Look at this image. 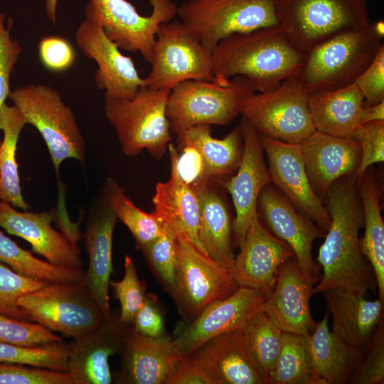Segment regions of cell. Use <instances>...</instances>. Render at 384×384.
<instances>
[{
	"label": "cell",
	"mask_w": 384,
	"mask_h": 384,
	"mask_svg": "<svg viewBox=\"0 0 384 384\" xmlns=\"http://www.w3.org/2000/svg\"><path fill=\"white\" fill-rule=\"evenodd\" d=\"M149 16H142L127 0H88L85 19L102 27L119 49L139 53L151 63L156 33L160 24L174 19L177 6L172 0H149Z\"/></svg>",
	"instance_id": "13"
},
{
	"label": "cell",
	"mask_w": 384,
	"mask_h": 384,
	"mask_svg": "<svg viewBox=\"0 0 384 384\" xmlns=\"http://www.w3.org/2000/svg\"><path fill=\"white\" fill-rule=\"evenodd\" d=\"M324 201L331 218L317 263L323 274L314 293L342 289L365 295L376 285L373 269L363 255L359 230L363 211L354 176L336 181Z\"/></svg>",
	"instance_id": "1"
},
{
	"label": "cell",
	"mask_w": 384,
	"mask_h": 384,
	"mask_svg": "<svg viewBox=\"0 0 384 384\" xmlns=\"http://www.w3.org/2000/svg\"><path fill=\"white\" fill-rule=\"evenodd\" d=\"M213 384H267L242 329L217 336L189 356Z\"/></svg>",
	"instance_id": "25"
},
{
	"label": "cell",
	"mask_w": 384,
	"mask_h": 384,
	"mask_svg": "<svg viewBox=\"0 0 384 384\" xmlns=\"http://www.w3.org/2000/svg\"><path fill=\"white\" fill-rule=\"evenodd\" d=\"M170 90L140 87L130 98L105 96V114L113 127L122 152L134 156L146 150L161 159L172 136L166 116Z\"/></svg>",
	"instance_id": "5"
},
{
	"label": "cell",
	"mask_w": 384,
	"mask_h": 384,
	"mask_svg": "<svg viewBox=\"0 0 384 384\" xmlns=\"http://www.w3.org/2000/svg\"><path fill=\"white\" fill-rule=\"evenodd\" d=\"M130 324L112 313L94 331L69 344L68 373L73 384H110L112 375L109 358L120 353Z\"/></svg>",
	"instance_id": "21"
},
{
	"label": "cell",
	"mask_w": 384,
	"mask_h": 384,
	"mask_svg": "<svg viewBox=\"0 0 384 384\" xmlns=\"http://www.w3.org/2000/svg\"><path fill=\"white\" fill-rule=\"evenodd\" d=\"M178 153V168L182 178L193 186L202 180L203 162L198 152L192 146H184Z\"/></svg>",
	"instance_id": "51"
},
{
	"label": "cell",
	"mask_w": 384,
	"mask_h": 384,
	"mask_svg": "<svg viewBox=\"0 0 384 384\" xmlns=\"http://www.w3.org/2000/svg\"><path fill=\"white\" fill-rule=\"evenodd\" d=\"M140 250L159 283L172 297L176 291V238L163 228L157 238Z\"/></svg>",
	"instance_id": "40"
},
{
	"label": "cell",
	"mask_w": 384,
	"mask_h": 384,
	"mask_svg": "<svg viewBox=\"0 0 384 384\" xmlns=\"http://www.w3.org/2000/svg\"><path fill=\"white\" fill-rule=\"evenodd\" d=\"M308 96L299 75L294 76L274 89L255 92L240 114L262 137L299 144L316 131Z\"/></svg>",
	"instance_id": "10"
},
{
	"label": "cell",
	"mask_w": 384,
	"mask_h": 384,
	"mask_svg": "<svg viewBox=\"0 0 384 384\" xmlns=\"http://www.w3.org/2000/svg\"><path fill=\"white\" fill-rule=\"evenodd\" d=\"M250 354L270 384L280 353L283 332L264 310L256 313L242 329Z\"/></svg>",
	"instance_id": "36"
},
{
	"label": "cell",
	"mask_w": 384,
	"mask_h": 384,
	"mask_svg": "<svg viewBox=\"0 0 384 384\" xmlns=\"http://www.w3.org/2000/svg\"><path fill=\"white\" fill-rule=\"evenodd\" d=\"M277 0H187L177 7L181 21L208 51L225 38L278 26Z\"/></svg>",
	"instance_id": "8"
},
{
	"label": "cell",
	"mask_w": 384,
	"mask_h": 384,
	"mask_svg": "<svg viewBox=\"0 0 384 384\" xmlns=\"http://www.w3.org/2000/svg\"><path fill=\"white\" fill-rule=\"evenodd\" d=\"M124 273L120 281H111L114 297L120 304L119 320L127 324L132 322L142 306L146 295L145 286L139 280L133 259L128 255L124 257Z\"/></svg>",
	"instance_id": "42"
},
{
	"label": "cell",
	"mask_w": 384,
	"mask_h": 384,
	"mask_svg": "<svg viewBox=\"0 0 384 384\" xmlns=\"http://www.w3.org/2000/svg\"><path fill=\"white\" fill-rule=\"evenodd\" d=\"M69 344L63 341L36 346L0 342V362L68 372Z\"/></svg>",
	"instance_id": "39"
},
{
	"label": "cell",
	"mask_w": 384,
	"mask_h": 384,
	"mask_svg": "<svg viewBox=\"0 0 384 384\" xmlns=\"http://www.w3.org/2000/svg\"><path fill=\"white\" fill-rule=\"evenodd\" d=\"M239 247L232 267L235 279L240 286L254 289L267 298L274 289L282 264L294 257L293 250L267 228L258 213Z\"/></svg>",
	"instance_id": "17"
},
{
	"label": "cell",
	"mask_w": 384,
	"mask_h": 384,
	"mask_svg": "<svg viewBox=\"0 0 384 384\" xmlns=\"http://www.w3.org/2000/svg\"><path fill=\"white\" fill-rule=\"evenodd\" d=\"M0 262L15 272L49 283H75L82 280V269H70L53 265L35 257L0 230Z\"/></svg>",
	"instance_id": "35"
},
{
	"label": "cell",
	"mask_w": 384,
	"mask_h": 384,
	"mask_svg": "<svg viewBox=\"0 0 384 384\" xmlns=\"http://www.w3.org/2000/svg\"><path fill=\"white\" fill-rule=\"evenodd\" d=\"M166 384H213L189 356L176 370Z\"/></svg>",
	"instance_id": "52"
},
{
	"label": "cell",
	"mask_w": 384,
	"mask_h": 384,
	"mask_svg": "<svg viewBox=\"0 0 384 384\" xmlns=\"http://www.w3.org/2000/svg\"><path fill=\"white\" fill-rule=\"evenodd\" d=\"M131 325L135 331L147 336H166L164 312L154 295L146 293L144 302Z\"/></svg>",
	"instance_id": "50"
},
{
	"label": "cell",
	"mask_w": 384,
	"mask_h": 384,
	"mask_svg": "<svg viewBox=\"0 0 384 384\" xmlns=\"http://www.w3.org/2000/svg\"><path fill=\"white\" fill-rule=\"evenodd\" d=\"M383 21L341 32L306 53L299 79L308 93L336 90L353 83L381 47Z\"/></svg>",
	"instance_id": "3"
},
{
	"label": "cell",
	"mask_w": 384,
	"mask_h": 384,
	"mask_svg": "<svg viewBox=\"0 0 384 384\" xmlns=\"http://www.w3.org/2000/svg\"><path fill=\"white\" fill-rule=\"evenodd\" d=\"M332 315V332L348 344L360 350L370 342L383 319V304L368 300L358 292L331 289L323 292Z\"/></svg>",
	"instance_id": "28"
},
{
	"label": "cell",
	"mask_w": 384,
	"mask_h": 384,
	"mask_svg": "<svg viewBox=\"0 0 384 384\" xmlns=\"http://www.w3.org/2000/svg\"><path fill=\"white\" fill-rule=\"evenodd\" d=\"M117 218L105 204L89 214L84 233L89 264L82 282L102 310L105 319L112 314L109 298L110 277L113 272L112 238Z\"/></svg>",
	"instance_id": "27"
},
{
	"label": "cell",
	"mask_w": 384,
	"mask_h": 384,
	"mask_svg": "<svg viewBox=\"0 0 384 384\" xmlns=\"http://www.w3.org/2000/svg\"><path fill=\"white\" fill-rule=\"evenodd\" d=\"M266 298L260 292L240 286L230 296L209 304L174 339L182 352L189 356L211 338L242 329L250 319L264 309Z\"/></svg>",
	"instance_id": "18"
},
{
	"label": "cell",
	"mask_w": 384,
	"mask_h": 384,
	"mask_svg": "<svg viewBox=\"0 0 384 384\" xmlns=\"http://www.w3.org/2000/svg\"><path fill=\"white\" fill-rule=\"evenodd\" d=\"M255 91L243 76L213 80H188L169 92L166 116L172 133L200 124L226 125Z\"/></svg>",
	"instance_id": "4"
},
{
	"label": "cell",
	"mask_w": 384,
	"mask_h": 384,
	"mask_svg": "<svg viewBox=\"0 0 384 384\" xmlns=\"http://www.w3.org/2000/svg\"><path fill=\"white\" fill-rule=\"evenodd\" d=\"M151 70L144 86L171 90L188 80H213L211 52L206 50L181 21L159 25Z\"/></svg>",
	"instance_id": "12"
},
{
	"label": "cell",
	"mask_w": 384,
	"mask_h": 384,
	"mask_svg": "<svg viewBox=\"0 0 384 384\" xmlns=\"http://www.w3.org/2000/svg\"><path fill=\"white\" fill-rule=\"evenodd\" d=\"M354 83L363 95V107L372 106L384 100V45Z\"/></svg>",
	"instance_id": "49"
},
{
	"label": "cell",
	"mask_w": 384,
	"mask_h": 384,
	"mask_svg": "<svg viewBox=\"0 0 384 384\" xmlns=\"http://www.w3.org/2000/svg\"><path fill=\"white\" fill-rule=\"evenodd\" d=\"M384 120V100L369 107H364L361 124L374 121Z\"/></svg>",
	"instance_id": "53"
},
{
	"label": "cell",
	"mask_w": 384,
	"mask_h": 384,
	"mask_svg": "<svg viewBox=\"0 0 384 384\" xmlns=\"http://www.w3.org/2000/svg\"><path fill=\"white\" fill-rule=\"evenodd\" d=\"M176 291L172 298L186 324L211 303L233 294L239 287L232 268L198 250L189 241L176 238Z\"/></svg>",
	"instance_id": "11"
},
{
	"label": "cell",
	"mask_w": 384,
	"mask_h": 384,
	"mask_svg": "<svg viewBox=\"0 0 384 384\" xmlns=\"http://www.w3.org/2000/svg\"><path fill=\"white\" fill-rule=\"evenodd\" d=\"M38 51L43 65L53 72L67 70L75 60L74 48L61 36H48L42 38Z\"/></svg>",
	"instance_id": "47"
},
{
	"label": "cell",
	"mask_w": 384,
	"mask_h": 384,
	"mask_svg": "<svg viewBox=\"0 0 384 384\" xmlns=\"http://www.w3.org/2000/svg\"><path fill=\"white\" fill-rule=\"evenodd\" d=\"M276 13L279 26L304 53L341 32L370 23L368 0H277Z\"/></svg>",
	"instance_id": "7"
},
{
	"label": "cell",
	"mask_w": 384,
	"mask_h": 384,
	"mask_svg": "<svg viewBox=\"0 0 384 384\" xmlns=\"http://www.w3.org/2000/svg\"><path fill=\"white\" fill-rule=\"evenodd\" d=\"M8 97L26 124L33 125L41 134L57 174L65 159L85 164V139L72 109L57 90L49 85L31 83L11 91Z\"/></svg>",
	"instance_id": "6"
},
{
	"label": "cell",
	"mask_w": 384,
	"mask_h": 384,
	"mask_svg": "<svg viewBox=\"0 0 384 384\" xmlns=\"http://www.w3.org/2000/svg\"><path fill=\"white\" fill-rule=\"evenodd\" d=\"M311 185L321 199L336 181L354 176L361 149L352 137H338L316 130L299 143Z\"/></svg>",
	"instance_id": "26"
},
{
	"label": "cell",
	"mask_w": 384,
	"mask_h": 384,
	"mask_svg": "<svg viewBox=\"0 0 384 384\" xmlns=\"http://www.w3.org/2000/svg\"><path fill=\"white\" fill-rule=\"evenodd\" d=\"M240 125L243 142L241 161L236 172L221 183L231 196L235 210L232 222L233 248L243 240L257 215L260 192L270 183L261 135L243 117Z\"/></svg>",
	"instance_id": "14"
},
{
	"label": "cell",
	"mask_w": 384,
	"mask_h": 384,
	"mask_svg": "<svg viewBox=\"0 0 384 384\" xmlns=\"http://www.w3.org/2000/svg\"><path fill=\"white\" fill-rule=\"evenodd\" d=\"M316 130L338 137H352L361 124L363 97L353 82L346 87L309 93Z\"/></svg>",
	"instance_id": "31"
},
{
	"label": "cell",
	"mask_w": 384,
	"mask_h": 384,
	"mask_svg": "<svg viewBox=\"0 0 384 384\" xmlns=\"http://www.w3.org/2000/svg\"><path fill=\"white\" fill-rule=\"evenodd\" d=\"M104 198L117 220L129 229L137 249L141 250L161 233L162 226L154 215L136 206L126 195L124 188L112 178L106 180Z\"/></svg>",
	"instance_id": "37"
},
{
	"label": "cell",
	"mask_w": 384,
	"mask_h": 384,
	"mask_svg": "<svg viewBox=\"0 0 384 384\" xmlns=\"http://www.w3.org/2000/svg\"><path fill=\"white\" fill-rule=\"evenodd\" d=\"M58 0H45V10L48 18L55 25Z\"/></svg>",
	"instance_id": "54"
},
{
	"label": "cell",
	"mask_w": 384,
	"mask_h": 384,
	"mask_svg": "<svg viewBox=\"0 0 384 384\" xmlns=\"http://www.w3.org/2000/svg\"><path fill=\"white\" fill-rule=\"evenodd\" d=\"M5 15L0 13V107L5 103L11 92L9 78L23 48L10 36L12 20L7 28L4 26Z\"/></svg>",
	"instance_id": "48"
},
{
	"label": "cell",
	"mask_w": 384,
	"mask_h": 384,
	"mask_svg": "<svg viewBox=\"0 0 384 384\" xmlns=\"http://www.w3.org/2000/svg\"><path fill=\"white\" fill-rule=\"evenodd\" d=\"M0 384H73L68 372L0 362Z\"/></svg>",
	"instance_id": "46"
},
{
	"label": "cell",
	"mask_w": 384,
	"mask_h": 384,
	"mask_svg": "<svg viewBox=\"0 0 384 384\" xmlns=\"http://www.w3.org/2000/svg\"><path fill=\"white\" fill-rule=\"evenodd\" d=\"M328 321L327 313L304 336L311 365L320 384L346 383L362 350L348 344L330 331Z\"/></svg>",
	"instance_id": "32"
},
{
	"label": "cell",
	"mask_w": 384,
	"mask_h": 384,
	"mask_svg": "<svg viewBox=\"0 0 384 384\" xmlns=\"http://www.w3.org/2000/svg\"><path fill=\"white\" fill-rule=\"evenodd\" d=\"M75 42L82 53L97 63L95 81L105 90V96L130 98L144 86V78L132 59L120 52L100 26L84 20L75 31Z\"/></svg>",
	"instance_id": "20"
},
{
	"label": "cell",
	"mask_w": 384,
	"mask_h": 384,
	"mask_svg": "<svg viewBox=\"0 0 384 384\" xmlns=\"http://www.w3.org/2000/svg\"><path fill=\"white\" fill-rule=\"evenodd\" d=\"M347 383H384L383 319L379 323L368 344L362 349L359 360Z\"/></svg>",
	"instance_id": "43"
},
{
	"label": "cell",
	"mask_w": 384,
	"mask_h": 384,
	"mask_svg": "<svg viewBox=\"0 0 384 384\" xmlns=\"http://www.w3.org/2000/svg\"><path fill=\"white\" fill-rule=\"evenodd\" d=\"M305 55L278 25L235 33L222 40L211 52L212 68L215 78L243 76L256 92H260L299 75Z\"/></svg>",
	"instance_id": "2"
},
{
	"label": "cell",
	"mask_w": 384,
	"mask_h": 384,
	"mask_svg": "<svg viewBox=\"0 0 384 384\" xmlns=\"http://www.w3.org/2000/svg\"><path fill=\"white\" fill-rule=\"evenodd\" d=\"M215 183L201 181L191 186L198 198V238L207 255L225 267L232 268L233 254L232 220L229 210Z\"/></svg>",
	"instance_id": "30"
},
{
	"label": "cell",
	"mask_w": 384,
	"mask_h": 384,
	"mask_svg": "<svg viewBox=\"0 0 384 384\" xmlns=\"http://www.w3.org/2000/svg\"><path fill=\"white\" fill-rule=\"evenodd\" d=\"M53 220L48 212L18 211L0 201V226L9 234L27 241L33 252L53 265L82 269L80 247L52 227Z\"/></svg>",
	"instance_id": "23"
},
{
	"label": "cell",
	"mask_w": 384,
	"mask_h": 384,
	"mask_svg": "<svg viewBox=\"0 0 384 384\" xmlns=\"http://www.w3.org/2000/svg\"><path fill=\"white\" fill-rule=\"evenodd\" d=\"M1 141L0 140V146H1Z\"/></svg>",
	"instance_id": "55"
},
{
	"label": "cell",
	"mask_w": 384,
	"mask_h": 384,
	"mask_svg": "<svg viewBox=\"0 0 384 384\" xmlns=\"http://www.w3.org/2000/svg\"><path fill=\"white\" fill-rule=\"evenodd\" d=\"M168 150L171 162L170 177L166 181L156 184L152 198L154 210L151 213L162 228L175 238L186 239L207 255L198 238L200 208L198 196L179 173L178 150L171 143Z\"/></svg>",
	"instance_id": "22"
},
{
	"label": "cell",
	"mask_w": 384,
	"mask_h": 384,
	"mask_svg": "<svg viewBox=\"0 0 384 384\" xmlns=\"http://www.w3.org/2000/svg\"><path fill=\"white\" fill-rule=\"evenodd\" d=\"M363 211L364 235L361 250L370 263L378 289L379 299L384 303V223L379 203V191L373 166L356 181Z\"/></svg>",
	"instance_id": "33"
},
{
	"label": "cell",
	"mask_w": 384,
	"mask_h": 384,
	"mask_svg": "<svg viewBox=\"0 0 384 384\" xmlns=\"http://www.w3.org/2000/svg\"><path fill=\"white\" fill-rule=\"evenodd\" d=\"M63 341L44 326L0 313V342L23 346H36Z\"/></svg>",
	"instance_id": "44"
},
{
	"label": "cell",
	"mask_w": 384,
	"mask_h": 384,
	"mask_svg": "<svg viewBox=\"0 0 384 384\" xmlns=\"http://www.w3.org/2000/svg\"><path fill=\"white\" fill-rule=\"evenodd\" d=\"M176 135L179 148L192 146L201 156L203 162L201 181L221 185L236 172L243 149L240 125L223 139L213 137L210 126L206 124L191 127Z\"/></svg>",
	"instance_id": "29"
},
{
	"label": "cell",
	"mask_w": 384,
	"mask_h": 384,
	"mask_svg": "<svg viewBox=\"0 0 384 384\" xmlns=\"http://www.w3.org/2000/svg\"><path fill=\"white\" fill-rule=\"evenodd\" d=\"M120 354L122 368L117 383L122 384H166L188 358L174 339L167 336H147L132 325L125 334Z\"/></svg>",
	"instance_id": "19"
},
{
	"label": "cell",
	"mask_w": 384,
	"mask_h": 384,
	"mask_svg": "<svg viewBox=\"0 0 384 384\" xmlns=\"http://www.w3.org/2000/svg\"><path fill=\"white\" fill-rule=\"evenodd\" d=\"M352 138L361 149L360 164L354 175L356 181L368 167L384 161V120L361 124Z\"/></svg>",
	"instance_id": "45"
},
{
	"label": "cell",
	"mask_w": 384,
	"mask_h": 384,
	"mask_svg": "<svg viewBox=\"0 0 384 384\" xmlns=\"http://www.w3.org/2000/svg\"><path fill=\"white\" fill-rule=\"evenodd\" d=\"M25 124L15 105L9 107L4 103L0 107V129L4 132L0 146V200L27 210L28 205L22 196L16 160L18 139Z\"/></svg>",
	"instance_id": "34"
},
{
	"label": "cell",
	"mask_w": 384,
	"mask_h": 384,
	"mask_svg": "<svg viewBox=\"0 0 384 384\" xmlns=\"http://www.w3.org/2000/svg\"><path fill=\"white\" fill-rule=\"evenodd\" d=\"M270 384H320L311 365L304 336L283 332L281 350Z\"/></svg>",
	"instance_id": "38"
},
{
	"label": "cell",
	"mask_w": 384,
	"mask_h": 384,
	"mask_svg": "<svg viewBox=\"0 0 384 384\" xmlns=\"http://www.w3.org/2000/svg\"><path fill=\"white\" fill-rule=\"evenodd\" d=\"M17 304L29 321L73 339L94 331L105 320L82 281L48 283L23 294Z\"/></svg>",
	"instance_id": "9"
},
{
	"label": "cell",
	"mask_w": 384,
	"mask_h": 384,
	"mask_svg": "<svg viewBox=\"0 0 384 384\" xmlns=\"http://www.w3.org/2000/svg\"><path fill=\"white\" fill-rule=\"evenodd\" d=\"M320 279L303 274L294 257L282 264L264 310L282 331L306 336L313 330L316 322L311 314L309 299L314 284Z\"/></svg>",
	"instance_id": "24"
},
{
	"label": "cell",
	"mask_w": 384,
	"mask_h": 384,
	"mask_svg": "<svg viewBox=\"0 0 384 384\" xmlns=\"http://www.w3.org/2000/svg\"><path fill=\"white\" fill-rule=\"evenodd\" d=\"M257 213L267 228L292 248L303 274L321 277L320 266L313 260L312 245L315 240L325 236L326 232L324 230L306 215L300 213L271 183L260 192Z\"/></svg>",
	"instance_id": "15"
},
{
	"label": "cell",
	"mask_w": 384,
	"mask_h": 384,
	"mask_svg": "<svg viewBox=\"0 0 384 384\" xmlns=\"http://www.w3.org/2000/svg\"><path fill=\"white\" fill-rule=\"evenodd\" d=\"M261 137L268 162L270 183L326 232L331 218L309 180L299 144Z\"/></svg>",
	"instance_id": "16"
},
{
	"label": "cell",
	"mask_w": 384,
	"mask_h": 384,
	"mask_svg": "<svg viewBox=\"0 0 384 384\" xmlns=\"http://www.w3.org/2000/svg\"><path fill=\"white\" fill-rule=\"evenodd\" d=\"M48 283L22 275L0 262V313L13 319L28 321L27 315L18 306V298Z\"/></svg>",
	"instance_id": "41"
}]
</instances>
